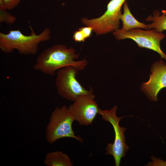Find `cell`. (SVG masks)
Returning <instances> with one entry per match:
<instances>
[{
  "label": "cell",
  "mask_w": 166,
  "mask_h": 166,
  "mask_svg": "<svg viewBox=\"0 0 166 166\" xmlns=\"http://www.w3.org/2000/svg\"><path fill=\"white\" fill-rule=\"evenodd\" d=\"M79 56L74 48L64 45H54L42 52L37 58L33 68L45 74L53 76L56 71L65 66L72 65L79 70L88 65L85 59L75 61Z\"/></svg>",
  "instance_id": "obj_1"
},
{
  "label": "cell",
  "mask_w": 166,
  "mask_h": 166,
  "mask_svg": "<svg viewBox=\"0 0 166 166\" xmlns=\"http://www.w3.org/2000/svg\"><path fill=\"white\" fill-rule=\"evenodd\" d=\"M50 34V30L47 27L38 34L32 30L29 35L23 34L18 30H11L7 34L0 32V49L6 53L16 49L22 55L34 54L38 51L39 44L49 40Z\"/></svg>",
  "instance_id": "obj_2"
},
{
  "label": "cell",
  "mask_w": 166,
  "mask_h": 166,
  "mask_svg": "<svg viewBox=\"0 0 166 166\" xmlns=\"http://www.w3.org/2000/svg\"><path fill=\"white\" fill-rule=\"evenodd\" d=\"M75 121L72 114L65 105L56 107L52 113L46 128L45 138L49 144H53L59 139L71 138L82 142L79 136H76L72 128Z\"/></svg>",
  "instance_id": "obj_3"
},
{
  "label": "cell",
  "mask_w": 166,
  "mask_h": 166,
  "mask_svg": "<svg viewBox=\"0 0 166 166\" xmlns=\"http://www.w3.org/2000/svg\"><path fill=\"white\" fill-rule=\"evenodd\" d=\"M126 0H111L107 4L106 11L101 16L92 19L83 18L81 22L85 26L91 27L97 35L113 32L120 29L122 14L121 8Z\"/></svg>",
  "instance_id": "obj_4"
},
{
  "label": "cell",
  "mask_w": 166,
  "mask_h": 166,
  "mask_svg": "<svg viewBox=\"0 0 166 166\" xmlns=\"http://www.w3.org/2000/svg\"><path fill=\"white\" fill-rule=\"evenodd\" d=\"M117 106L114 105L110 110H102L99 108L98 114L102 119L109 122L112 125L114 130L115 137L113 143H108L105 149V155H111L114 159L116 166L120 165L121 159L124 157L129 147L125 142L124 132L126 128L120 126L119 122L125 117H118L116 115Z\"/></svg>",
  "instance_id": "obj_5"
},
{
  "label": "cell",
  "mask_w": 166,
  "mask_h": 166,
  "mask_svg": "<svg viewBox=\"0 0 166 166\" xmlns=\"http://www.w3.org/2000/svg\"><path fill=\"white\" fill-rule=\"evenodd\" d=\"M79 70L76 67L69 65L57 71L55 84L57 93L67 101H73L80 95L93 91L92 87L85 89L77 80Z\"/></svg>",
  "instance_id": "obj_6"
},
{
  "label": "cell",
  "mask_w": 166,
  "mask_h": 166,
  "mask_svg": "<svg viewBox=\"0 0 166 166\" xmlns=\"http://www.w3.org/2000/svg\"><path fill=\"white\" fill-rule=\"evenodd\" d=\"M113 35L118 40L126 39L132 40L139 47L156 52L162 59L166 61V55L160 47V42L165 37L162 32H158L154 29L144 30L136 28L127 31L119 29L113 32Z\"/></svg>",
  "instance_id": "obj_7"
},
{
  "label": "cell",
  "mask_w": 166,
  "mask_h": 166,
  "mask_svg": "<svg viewBox=\"0 0 166 166\" xmlns=\"http://www.w3.org/2000/svg\"><path fill=\"white\" fill-rule=\"evenodd\" d=\"M93 91L80 95L70 105L69 109L75 121L82 125L88 126L98 113V105L95 101Z\"/></svg>",
  "instance_id": "obj_8"
},
{
  "label": "cell",
  "mask_w": 166,
  "mask_h": 166,
  "mask_svg": "<svg viewBox=\"0 0 166 166\" xmlns=\"http://www.w3.org/2000/svg\"><path fill=\"white\" fill-rule=\"evenodd\" d=\"M148 81L142 83L141 89L150 100H158L157 95L162 89L166 87V63L162 60L152 65Z\"/></svg>",
  "instance_id": "obj_9"
},
{
  "label": "cell",
  "mask_w": 166,
  "mask_h": 166,
  "mask_svg": "<svg viewBox=\"0 0 166 166\" xmlns=\"http://www.w3.org/2000/svg\"><path fill=\"white\" fill-rule=\"evenodd\" d=\"M123 13L120 20L122 22V27L121 29L125 31L136 28L148 30V25L137 20L131 13L127 2L123 5Z\"/></svg>",
  "instance_id": "obj_10"
},
{
  "label": "cell",
  "mask_w": 166,
  "mask_h": 166,
  "mask_svg": "<svg viewBox=\"0 0 166 166\" xmlns=\"http://www.w3.org/2000/svg\"><path fill=\"white\" fill-rule=\"evenodd\" d=\"M44 163L47 166H72L73 163L68 156L61 151L48 153Z\"/></svg>",
  "instance_id": "obj_11"
},
{
  "label": "cell",
  "mask_w": 166,
  "mask_h": 166,
  "mask_svg": "<svg viewBox=\"0 0 166 166\" xmlns=\"http://www.w3.org/2000/svg\"><path fill=\"white\" fill-rule=\"evenodd\" d=\"M152 14L145 19L146 21L151 22L148 25V30L154 29L159 32L166 30V10H162L161 13L159 10H156L152 12Z\"/></svg>",
  "instance_id": "obj_12"
},
{
  "label": "cell",
  "mask_w": 166,
  "mask_h": 166,
  "mask_svg": "<svg viewBox=\"0 0 166 166\" xmlns=\"http://www.w3.org/2000/svg\"><path fill=\"white\" fill-rule=\"evenodd\" d=\"M3 0H0V22L7 24H13L16 20V18L6 11Z\"/></svg>",
  "instance_id": "obj_13"
},
{
  "label": "cell",
  "mask_w": 166,
  "mask_h": 166,
  "mask_svg": "<svg viewBox=\"0 0 166 166\" xmlns=\"http://www.w3.org/2000/svg\"><path fill=\"white\" fill-rule=\"evenodd\" d=\"M21 0H3L6 10H11L17 7Z\"/></svg>",
  "instance_id": "obj_14"
},
{
  "label": "cell",
  "mask_w": 166,
  "mask_h": 166,
  "mask_svg": "<svg viewBox=\"0 0 166 166\" xmlns=\"http://www.w3.org/2000/svg\"><path fill=\"white\" fill-rule=\"evenodd\" d=\"M73 38L75 42H83L86 39L82 32L79 30L74 33Z\"/></svg>",
  "instance_id": "obj_15"
},
{
  "label": "cell",
  "mask_w": 166,
  "mask_h": 166,
  "mask_svg": "<svg viewBox=\"0 0 166 166\" xmlns=\"http://www.w3.org/2000/svg\"><path fill=\"white\" fill-rule=\"evenodd\" d=\"M153 161L148 164V166H166V161L160 159L152 157H151Z\"/></svg>",
  "instance_id": "obj_16"
},
{
  "label": "cell",
  "mask_w": 166,
  "mask_h": 166,
  "mask_svg": "<svg viewBox=\"0 0 166 166\" xmlns=\"http://www.w3.org/2000/svg\"><path fill=\"white\" fill-rule=\"evenodd\" d=\"M79 30L82 32L86 39L91 36L93 32L92 28L89 26L82 27L80 28Z\"/></svg>",
  "instance_id": "obj_17"
}]
</instances>
